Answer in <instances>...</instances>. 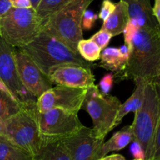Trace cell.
<instances>
[{"mask_svg":"<svg viewBox=\"0 0 160 160\" xmlns=\"http://www.w3.org/2000/svg\"><path fill=\"white\" fill-rule=\"evenodd\" d=\"M36 103L27 104L19 112L0 122V136L35 157L43 141L36 119Z\"/></svg>","mask_w":160,"mask_h":160,"instance_id":"3957f363","label":"cell"},{"mask_svg":"<svg viewBox=\"0 0 160 160\" xmlns=\"http://www.w3.org/2000/svg\"><path fill=\"white\" fill-rule=\"evenodd\" d=\"M14 57L17 72L25 89L36 99L53 86L48 77L45 75L34 61L22 50H14Z\"/></svg>","mask_w":160,"mask_h":160,"instance_id":"7c38bea8","label":"cell"},{"mask_svg":"<svg viewBox=\"0 0 160 160\" xmlns=\"http://www.w3.org/2000/svg\"><path fill=\"white\" fill-rule=\"evenodd\" d=\"M134 140V136L131 125L123 127L120 131L114 133L110 139L103 143L100 150L99 158H104L109 152L124 148Z\"/></svg>","mask_w":160,"mask_h":160,"instance_id":"e0dca14e","label":"cell"},{"mask_svg":"<svg viewBox=\"0 0 160 160\" xmlns=\"http://www.w3.org/2000/svg\"><path fill=\"white\" fill-rule=\"evenodd\" d=\"M100 59L102 67L119 74L126 68L129 56L123 54L119 48L106 47L101 52Z\"/></svg>","mask_w":160,"mask_h":160,"instance_id":"ac0fdd59","label":"cell"},{"mask_svg":"<svg viewBox=\"0 0 160 160\" xmlns=\"http://www.w3.org/2000/svg\"><path fill=\"white\" fill-rule=\"evenodd\" d=\"M87 89L65 86H52L45 91L36 100L38 111H46L53 108H60L78 113L82 109Z\"/></svg>","mask_w":160,"mask_h":160,"instance_id":"9c48e42d","label":"cell"},{"mask_svg":"<svg viewBox=\"0 0 160 160\" xmlns=\"http://www.w3.org/2000/svg\"><path fill=\"white\" fill-rule=\"evenodd\" d=\"M152 13L160 28V0H155L154 6L152 7Z\"/></svg>","mask_w":160,"mask_h":160,"instance_id":"1f68e13d","label":"cell"},{"mask_svg":"<svg viewBox=\"0 0 160 160\" xmlns=\"http://www.w3.org/2000/svg\"><path fill=\"white\" fill-rule=\"evenodd\" d=\"M98 160H104V158H99V159Z\"/></svg>","mask_w":160,"mask_h":160,"instance_id":"d590c367","label":"cell"},{"mask_svg":"<svg viewBox=\"0 0 160 160\" xmlns=\"http://www.w3.org/2000/svg\"><path fill=\"white\" fill-rule=\"evenodd\" d=\"M11 6L17 9H28L32 7L31 0H9Z\"/></svg>","mask_w":160,"mask_h":160,"instance_id":"f546056e","label":"cell"},{"mask_svg":"<svg viewBox=\"0 0 160 160\" xmlns=\"http://www.w3.org/2000/svg\"><path fill=\"white\" fill-rule=\"evenodd\" d=\"M98 18V15L94 13L92 10L86 9L82 17V28L84 30H91L95 24V21Z\"/></svg>","mask_w":160,"mask_h":160,"instance_id":"83f0119b","label":"cell"},{"mask_svg":"<svg viewBox=\"0 0 160 160\" xmlns=\"http://www.w3.org/2000/svg\"><path fill=\"white\" fill-rule=\"evenodd\" d=\"M48 78L56 86L85 89L93 86L95 80L90 67L72 64H62L53 68Z\"/></svg>","mask_w":160,"mask_h":160,"instance_id":"4fadbf2b","label":"cell"},{"mask_svg":"<svg viewBox=\"0 0 160 160\" xmlns=\"http://www.w3.org/2000/svg\"><path fill=\"white\" fill-rule=\"evenodd\" d=\"M40 1H41V0H31V4H32V7L34 8V9H35L36 8H37L38 5L39 4Z\"/></svg>","mask_w":160,"mask_h":160,"instance_id":"e575fe53","label":"cell"},{"mask_svg":"<svg viewBox=\"0 0 160 160\" xmlns=\"http://www.w3.org/2000/svg\"><path fill=\"white\" fill-rule=\"evenodd\" d=\"M114 81V76L112 73L107 74V75H104L101 80H100L99 83H98V89L101 91L102 93L109 94V91L111 90L113 85Z\"/></svg>","mask_w":160,"mask_h":160,"instance_id":"4316f807","label":"cell"},{"mask_svg":"<svg viewBox=\"0 0 160 160\" xmlns=\"http://www.w3.org/2000/svg\"><path fill=\"white\" fill-rule=\"evenodd\" d=\"M134 82H135L136 85L135 89L132 95L124 103L121 104L120 105L118 113H117V119H116L115 127H117L121 122L122 119L127 115L131 112L135 113L142 106L144 100V95H145V85L148 82L143 79H140V78L135 79Z\"/></svg>","mask_w":160,"mask_h":160,"instance_id":"2e32d148","label":"cell"},{"mask_svg":"<svg viewBox=\"0 0 160 160\" xmlns=\"http://www.w3.org/2000/svg\"><path fill=\"white\" fill-rule=\"evenodd\" d=\"M123 34L130 55L120 78L153 81L160 73L159 28H138L129 20Z\"/></svg>","mask_w":160,"mask_h":160,"instance_id":"6da1fadb","label":"cell"},{"mask_svg":"<svg viewBox=\"0 0 160 160\" xmlns=\"http://www.w3.org/2000/svg\"><path fill=\"white\" fill-rule=\"evenodd\" d=\"M128 22L129 14L128 5L125 2L120 0L117 3L113 12L103 22L101 29L108 31L113 37L123 33Z\"/></svg>","mask_w":160,"mask_h":160,"instance_id":"9a60e30c","label":"cell"},{"mask_svg":"<svg viewBox=\"0 0 160 160\" xmlns=\"http://www.w3.org/2000/svg\"><path fill=\"white\" fill-rule=\"evenodd\" d=\"M15 48L0 37V80L11 93L23 104H33L37 99L22 84L14 57Z\"/></svg>","mask_w":160,"mask_h":160,"instance_id":"30bf717a","label":"cell"},{"mask_svg":"<svg viewBox=\"0 0 160 160\" xmlns=\"http://www.w3.org/2000/svg\"><path fill=\"white\" fill-rule=\"evenodd\" d=\"M77 50L81 57L88 62L92 63L100 59L101 49L91 39H81L78 42Z\"/></svg>","mask_w":160,"mask_h":160,"instance_id":"603a6c76","label":"cell"},{"mask_svg":"<svg viewBox=\"0 0 160 160\" xmlns=\"http://www.w3.org/2000/svg\"><path fill=\"white\" fill-rule=\"evenodd\" d=\"M104 160H126V158L121 155L114 154V155H109V156H105Z\"/></svg>","mask_w":160,"mask_h":160,"instance_id":"d6a6232c","label":"cell"},{"mask_svg":"<svg viewBox=\"0 0 160 160\" xmlns=\"http://www.w3.org/2000/svg\"><path fill=\"white\" fill-rule=\"evenodd\" d=\"M154 160H160V158H157V159H154Z\"/></svg>","mask_w":160,"mask_h":160,"instance_id":"74e56055","label":"cell"},{"mask_svg":"<svg viewBox=\"0 0 160 160\" xmlns=\"http://www.w3.org/2000/svg\"><path fill=\"white\" fill-rule=\"evenodd\" d=\"M60 141L71 160H98L104 139L100 138L93 128L83 125L78 132Z\"/></svg>","mask_w":160,"mask_h":160,"instance_id":"8fae6325","label":"cell"},{"mask_svg":"<svg viewBox=\"0 0 160 160\" xmlns=\"http://www.w3.org/2000/svg\"><path fill=\"white\" fill-rule=\"evenodd\" d=\"M156 89H157L158 94H159V102H160V89L159 87H157V86H156ZM157 158H160V110H159V121H158L157 128H156V135H155L154 144H153L152 155L151 160L157 159Z\"/></svg>","mask_w":160,"mask_h":160,"instance_id":"d4e9b609","label":"cell"},{"mask_svg":"<svg viewBox=\"0 0 160 160\" xmlns=\"http://www.w3.org/2000/svg\"><path fill=\"white\" fill-rule=\"evenodd\" d=\"M112 38V35L110 33L105 31V30L101 29L99 31L95 33L94 35H92L91 39L98 45L101 50H102L107 47L108 44H109V41L111 40Z\"/></svg>","mask_w":160,"mask_h":160,"instance_id":"cb8c5ba5","label":"cell"},{"mask_svg":"<svg viewBox=\"0 0 160 160\" xmlns=\"http://www.w3.org/2000/svg\"><path fill=\"white\" fill-rule=\"evenodd\" d=\"M159 31H160V28H159Z\"/></svg>","mask_w":160,"mask_h":160,"instance_id":"f35d334b","label":"cell"},{"mask_svg":"<svg viewBox=\"0 0 160 160\" xmlns=\"http://www.w3.org/2000/svg\"><path fill=\"white\" fill-rule=\"evenodd\" d=\"M94 0H73L42 21L43 30L78 52V44L83 39L82 17Z\"/></svg>","mask_w":160,"mask_h":160,"instance_id":"277c9868","label":"cell"},{"mask_svg":"<svg viewBox=\"0 0 160 160\" xmlns=\"http://www.w3.org/2000/svg\"><path fill=\"white\" fill-rule=\"evenodd\" d=\"M131 152L134 157V159H145V158L143 148L137 141H133L131 142Z\"/></svg>","mask_w":160,"mask_h":160,"instance_id":"f1b7e54d","label":"cell"},{"mask_svg":"<svg viewBox=\"0 0 160 160\" xmlns=\"http://www.w3.org/2000/svg\"><path fill=\"white\" fill-rule=\"evenodd\" d=\"M20 50L26 53L48 77L53 68L62 64H78L90 68L94 66L92 63L83 59L78 52L73 51L45 30Z\"/></svg>","mask_w":160,"mask_h":160,"instance_id":"7a4b0ae2","label":"cell"},{"mask_svg":"<svg viewBox=\"0 0 160 160\" xmlns=\"http://www.w3.org/2000/svg\"><path fill=\"white\" fill-rule=\"evenodd\" d=\"M0 160H34V157L0 136Z\"/></svg>","mask_w":160,"mask_h":160,"instance_id":"44dd1931","label":"cell"},{"mask_svg":"<svg viewBox=\"0 0 160 160\" xmlns=\"http://www.w3.org/2000/svg\"><path fill=\"white\" fill-rule=\"evenodd\" d=\"M43 30L42 20L33 7L10 9L0 17V37L13 48H22Z\"/></svg>","mask_w":160,"mask_h":160,"instance_id":"5b68a950","label":"cell"},{"mask_svg":"<svg viewBox=\"0 0 160 160\" xmlns=\"http://www.w3.org/2000/svg\"><path fill=\"white\" fill-rule=\"evenodd\" d=\"M36 119L43 141H61L83 126L78 113L60 108L36 111Z\"/></svg>","mask_w":160,"mask_h":160,"instance_id":"ba28073f","label":"cell"},{"mask_svg":"<svg viewBox=\"0 0 160 160\" xmlns=\"http://www.w3.org/2000/svg\"><path fill=\"white\" fill-rule=\"evenodd\" d=\"M134 160H145V159H134Z\"/></svg>","mask_w":160,"mask_h":160,"instance_id":"8d00e7d4","label":"cell"},{"mask_svg":"<svg viewBox=\"0 0 160 160\" xmlns=\"http://www.w3.org/2000/svg\"><path fill=\"white\" fill-rule=\"evenodd\" d=\"M116 6H117V3H112L111 0H103L102 3L101 9H100V12L98 15V18L101 19L104 22L110 16V14L113 12L114 9H116Z\"/></svg>","mask_w":160,"mask_h":160,"instance_id":"484cf974","label":"cell"},{"mask_svg":"<svg viewBox=\"0 0 160 160\" xmlns=\"http://www.w3.org/2000/svg\"><path fill=\"white\" fill-rule=\"evenodd\" d=\"M25 105L19 101L0 80V122L17 114Z\"/></svg>","mask_w":160,"mask_h":160,"instance_id":"d6986e66","label":"cell"},{"mask_svg":"<svg viewBox=\"0 0 160 160\" xmlns=\"http://www.w3.org/2000/svg\"><path fill=\"white\" fill-rule=\"evenodd\" d=\"M12 7L9 0H0V17H2Z\"/></svg>","mask_w":160,"mask_h":160,"instance_id":"4dcf8cb0","label":"cell"},{"mask_svg":"<svg viewBox=\"0 0 160 160\" xmlns=\"http://www.w3.org/2000/svg\"><path fill=\"white\" fill-rule=\"evenodd\" d=\"M34 160H71V158L60 141H43Z\"/></svg>","mask_w":160,"mask_h":160,"instance_id":"ffe728a7","label":"cell"},{"mask_svg":"<svg viewBox=\"0 0 160 160\" xmlns=\"http://www.w3.org/2000/svg\"><path fill=\"white\" fill-rule=\"evenodd\" d=\"M152 82L155 83V85H156L157 87H159L160 89V73L154 78V79H153Z\"/></svg>","mask_w":160,"mask_h":160,"instance_id":"836d02e7","label":"cell"},{"mask_svg":"<svg viewBox=\"0 0 160 160\" xmlns=\"http://www.w3.org/2000/svg\"><path fill=\"white\" fill-rule=\"evenodd\" d=\"M159 97L152 81L145 85V95L142 106L134 113L132 126L134 140L142 145L145 160H151L155 135L159 121Z\"/></svg>","mask_w":160,"mask_h":160,"instance_id":"8992f818","label":"cell"},{"mask_svg":"<svg viewBox=\"0 0 160 160\" xmlns=\"http://www.w3.org/2000/svg\"><path fill=\"white\" fill-rule=\"evenodd\" d=\"M73 0H41L35 9L36 13L43 21Z\"/></svg>","mask_w":160,"mask_h":160,"instance_id":"7402d4cb","label":"cell"},{"mask_svg":"<svg viewBox=\"0 0 160 160\" xmlns=\"http://www.w3.org/2000/svg\"><path fill=\"white\" fill-rule=\"evenodd\" d=\"M128 5L129 20L138 28H159L152 13L150 0H122Z\"/></svg>","mask_w":160,"mask_h":160,"instance_id":"5bb4252c","label":"cell"},{"mask_svg":"<svg viewBox=\"0 0 160 160\" xmlns=\"http://www.w3.org/2000/svg\"><path fill=\"white\" fill-rule=\"evenodd\" d=\"M121 103L117 97L102 93L98 86L87 88L82 109L86 110L93 122V130L104 139L115 128L117 113Z\"/></svg>","mask_w":160,"mask_h":160,"instance_id":"52a82bcc","label":"cell"}]
</instances>
